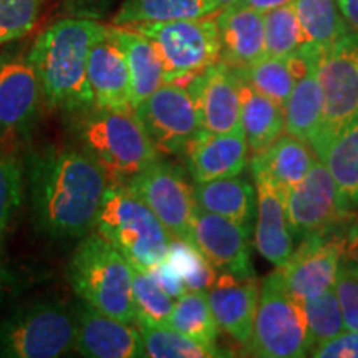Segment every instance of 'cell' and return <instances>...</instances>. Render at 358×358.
<instances>
[{
  "label": "cell",
  "mask_w": 358,
  "mask_h": 358,
  "mask_svg": "<svg viewBox=\"0 0 358 358\" xmlns=\"http://www.w3.org/2000/svg\"><path fill=\"white\" fill-rule=\"evenodd\" d=\"M35 226L58 239H77L95 231L110 179L87 151L47 146L27 161Z\"/></svg>",
  "instance_id": "6da1fadb"
},
{
  "label": "cell",
  "mask_w": 358,
  "mask_h": 358,
  "mask_svg": "<svg viewBox=\"0 0 358 358\" xmlns=\"http://www.w3.org/2000/svg\"><path fill=\"white\" fill-rule=\"evenodd\" d=\"M105 27L88 19H64L35 40L29 62L37 73L42 98L52 108L88 110L93 95L88 85V57Z\"/></svg>",
  "instance_id": "7a4b0ae2"
},
{
  "label": "cell",
  "mask_w": 358,
  "mask_h": 358,
  "mask_svg": "<svg viewBox=\"0 0 358 358\" xmlns=\"http://www.w3.org/2000/svg\"><path fill=\"white\" fill-rule=\"evenodd\" d=\"M66 279L78 301L134 324L133 266L98 232H90L80 241L66 266Z\"/></svg>",
  "instance_id": "3957f363"
},
{
  "label": "cell",
  "mask_w": 358,
  "mask_h": 358,
  "mask_svg": "<svg viewBox=\"0 0 358 358\" xmlns=\"http://www.w3.org/2000/svg\"><path fill=\"white\" fill-rule=\"evenodd\" d=\"M80 141L110 182L120 185L159 158L134 110L95 108L80 124Z\"/></svg>",
  "instance_id": "277c9868"
},
{
  "label": "cell",
  "mask_w": 358,
  "mask_h": 358,
  "mask_svg": "<svg viewBox=\"0 0 358 358\" xmlns=\"http://www.w3.org/2000/svg\"><path fill=\"white\" fill-rule=\"evenodd\" d=\"M95 232L115 245L131 266L141 268L164 261L173 239L158 216L120 182H110Z\"/></svg>",
  "instance_id": "5b68a950"
},
{
  "label": "cell",
  "mask_w": 358,
  "mask_h": 358,
  "mask_svg": "<svg viewBox=\"0 0 358 358\" xmlns=\"http://www.w3.org/2000/svg\"><path fill=\"white\" fill-rule=\"evenodd\" d=\"M245 350L261 358H302L312 350L303 302L289 292L279 268L262 280Z\"/></svg>",
  "instance_id": "8992f818"
},
{
  "label": "cell",
  "mask_w": 358,
  "mask_h": 358,
  "mask_svg": "<svg viewBox=\"0 0 358 358\" xmlns=\"http://www.w3.org/2000/svg\"><path fill=\"white\" fill-rule=\"evenodd\" d=\"M128 27L153 42L163 62L166 83H187L221 60L217 22L211 15Z\"/></svg>",
  "instance_id": "52a82bcc"
},
{
  "label": "cell",
  "mask_w": 358,
  "mask_h": 358,
  "mask_svg": "<svg viewBox=\"0 0 358 358\" xmlns=\"http://www.w3.org/2000/svg\"><path fill=\"white\" fill-rule=\"evenodd\" d=\"M71 350H75L73 312L62 303H30L0 322V357L57 358Z\"/></svg>",
  "instance_id": "ba28073f"
},
{
  "label": "cell",
  "mask_w": 358,
  "mask_h": 358,
  "mask_svg": "<svg viewBox=\"0 0 358 358\" xmlns=\"http://www.w3.org/2000/svg\"><path fill=\"white\" fill-rule=\"evenodd\" d=\"M324 116L310 148L320 156L330 140L358 120V32H350L330 47L320 48L317 60Z\"/></svg>",
  "instance_id": "9c48e42d"
},
{
  "label": "cell",
  "mask_w": 358,
  "mask_h": 358,
  "mask_svg": "<svg viewBox=\"0 0 358 358\" xmlns=\"http://www.w3.org/2000/svg\"><path fill=\"white\" fill-rule=\"evenodd\" d=\"M134 113L158 151L182 153L198 136L201 122L194 98L186 83H164L134 106Z\"/></svg>",
  "instance_id": "30bf717a"
},
{
  "label": "cell",
  "mask_w": 358,
  "mask_h": 358,
  "mask_svg": "<svg viewBox=\"0 0 358 358\" xmlns=\"http://www.w3.org/2000/svg\"><path fill=\"white\" fill-rule=\"evenodd\" d=\"M124 186L158 216L169 234L191 241L198 204L194 189L176 166L158 158L128 179Z\"/></svg>",
  "instance_id": "8fae6325"
},
{
  "label": "cell",
  "mask_w": 358,
  "mask_h": 358,
  "mask_svg": "<svg viewBox=\"0 0 358 358\" xmlns=\"http://www.w3.org/2000/svg\"><path fill=\"white\" fill-rule=\"evenodd\" d=\"M345 213L338 199L337 185L320 158L287 192V219L297 239L320 234Z\"/></svg>",
  "instance_id": "7c38bea8"
},
{
  "label": "cell",
  "mask_w": 358,
  "mask_h": 358,
  "mask_svg": "<svg viewBox=\"0 0 358 358\" xmlns=\"http://www.w3.org/2000/svg\"><path fill=\"white\" fill-rule=\"evenodd\" d=\"M343 244L345 241L325 239L322 232L303 237L302 244L292 250L287 262L277 267L289 292L306 301L332 289L342 264Z\"/></svg>",
  "instance_id": "4fadbf2b"
},
{
  "label": "cell",
  "mask_w": 358,
  "mask_h": 358,
  "mask_svg": "<svg viewBox=\"0 0 358 358\" xmlns=\"http://www.w3.org/2000/svg\"><path fill=\"white\" fill-rule=\"evenodd\" d=\"M186 85L194 98L203 129L211 133L243 129L241 78L234 69L219 60Z\"/></svg>",
  "instance_id": "5bb4252c"
},
{
  "label": "cell",
  "mask_w": 358,
  "mask_h": 358,
  "mask_svg": "<svg viewBox=\"0 0 358 358\" xmlns=\"http://www.w3.org/2000/svg\"><path fill=\"white\" fill-rule=\"evenodd\" d=\"M249 229L232 219L198 208L192 221L191 243L216 271L250 277L256 274L249 256Z\"/></svg>",
  "instance_id": "9a60e30c"
},
{
  "label": "cell",
  "mask_w": 358,
  "mask_h": 358,
  "mask_svg": "<svg viewBox=\"0 0 358 358\" xmlns=\"http://www.w3.org/2000/svg\"><path fill=\"white\" fill-rule=\"evenodd\" d=\"M75 350L87 358H136L143 355L138 327L106 315L78 301L73 307Z\"/></svg>",
  "instance_id": "2e32d148"
},
{
  "label": "cell",
  "mask_w": 358,
  "mask_h": 358,
  "mask_svg": "<svg viewBox=\"0 0 358 358\" xmlns=\"http://www.w3.org/2000/svg\"><path fill=\"white\" fill-rule=\"evenodd\" d=\"M87 75L95 108L133 110L131 77L113 27H105V32L93 43Z\"/></svg>",
  "instance_id": "e0dca14e"
},
{
  "label": "cell",
  "mask_w": 358,
  "mask_h": 358,
  "mask_svg": "<svg viewBox=\"0 0 358 358\" xmlns=\"http://www.w3.org/2000/svg\"><path fill=\"white\" fill-rule=\"evenodd\" d=\"M259 290L261 285L256 275L239 277L229 272H217L216 280L206 292L219 330L244 347L252 335Z\"/></svg>",
  "instance_id": "ac0fdd59"
},
{
  "label": "cell",
  "mask_w": 358,
  "mask_h": 358,
  "mask_svg": "<svg viewBox=\"0 0 358 358\" xmlns=\"http://www.w3.org/2000/svg\"><path fill=\"white\" fill-rule=\"evenodd\" d=\"M256 179V249L272 266L280 267L287 262L294 250L287 219V192L279 189L262 174H254Z\"/></svg>",
  "instance_id": "d6986e66"
},
{
  "label": "cell",
  "mask_w": 358,
  "mask_h": 358,
  "mask_svg": "<svg viewBox=\"0 0 358 358\" xmlns=\"http://www.w3.org/2000/svg\"><path fill=\"white\" fill-rule=\"evenodd\" d=\"M248 150L244 129L232 133L201 129L186 150L191 176L194 182L239 176L248 163Z\"/></svg>",
  "instance_id": "ffe728a7"
},
{
  "label": "cell",
  "mask_w": 358,
  "mask_h": 358,
  "mask_svg": "<svg viewBox=\"0 0 358 358\" xmlns=\"http://www.w3.org/2000/svg\"><path fill=\"white\" fill-rule=\"evenodd\" d=\"M42 100L38 77L29 58L0 65V138L29 127Z\"/></svg>",
  "instance_id": "44dd1931"
},
{
  "label": "cell",
  "mask_w": 358,
  "mask_h": 358,
  "mask_svg": "<svg viewBox=\"0 0 358 358\" xmlns=\"http://www.w3.org/2000/svg\"><path fill=\"white\" fill-rule=\"evenodd\" d=\"M216 22L221 40V62L231 69H245L267 55L264 13L231 6L219 12Z\"/></svg>",
  "instance_id": "7402d4cb"
},
{
  "label": "cell",
  "mask_w": 358,
  "mask_h": 358,
  "mask_svg": "<svg viewBox=\"0 0 358 358\" xmlns=\"http://www.w3.org/2000/svg\"><path fill=\"white\" fill-rule=\"evenodd\" d=\"M310 47V66L307 73L295 82L287 103L284 106L285 131L299 140L312 145L320 131L324 116V93L317 75V60L322 47Z\"/></svg>",
  "instance_id": "603a6c76"
},
{
  "label": "cell",
  "mask_w": 358,
  "mask_h": 358,
  "mask_svg": "<svg viewBox=\"0 0 358 358\" xmlns=\"http://www.w3.org/2000/svg\"><path fill=\"white\" fill-rule=\"evenodd\" d=\"M310 145L292 134L277 138L261 155H254L252 173L266 176L279 189L289 192L312 168Z\"/></svg>",
  "instance_id": "cb8c5ba5"
},
{
  "label": "cell",
  "mask_w": 358,
  "mask_h": 358,
  "mask_svg": "<svg viewBox=\"0 0 358 358\" xmlns=\"http://www.w3.org/2000/svg\"><path fill=\"white\" fill-rule=\"evenodd\" d=\"M116 38L122 45L131 77L133 110L151 93L164 85V66L150 38L128 25H113Z\"/></svg>",
  "instance_id": "d4e9b609"
},
{
  "label": "cell",
  "mask_w": 358,
  "mask_h": 358,
  "mask_svg": "<svg viewBox=\"0 0 358 358\" xmlns=\"http://www.w3.org/2000/svg\"><path fill=\"white\" fill-rule=\"evenodd\" d=\"M194 199L203 211L219 214L250 227V219L256 213L257 194L248 179L232 176L194 182Z\"/></svg>",
  "instance_id": "484cf974"
},
{
  "label": "cell",
  "mask_w": 358,
  "mask_h": 358,
  "mask_svg": "<svg viewBox=\"0 0 358 358\" xmlns=\"http://www.w3.org/2000/svg\"><path fill=\"white\" fill-rule=\"evenodd\" d=\"M241 122L248 146L254 155H261L282 136V131L285 129L284 106L261 95L244 80H241Z\"/></svg>",
  "instance_id": "4316f807"
},
{
  "label": "cell",
  "mask_w": 358,
  "mask_h": 358,
  "mask_svg": "<svg viewBox=\"0 0 358 358\" xmlns=\"http://www.w3.org/2000/svg\"><path fill=\"white\" fill-rule=\"evenodd\" d=\"M319 158L337 185L343 211L358 206V120L335 134Z\"/></svg>",
  "instance_id": "83f0119b"
},
{
  "label": "cell",
  "mask_w": 358,
  "mask_h": 358,
  "mask_svg": "<svg viewBox=\"0 0 358 358\" xmlns=\"http://www.w3.org/2000/svg\"><path fill=\"white\" fill-rule=\"evenodd\" d=\"M219 12L213 0H124L113 25L199 19Z\"/></svg>",
  "instance_id": "f1b7e54d"
},
{
  "label": "cell",
  "mask_w": 358,
  "mask_h": 358,
  "mask_svg": "<svg viewBox=\"0 0 358 358\" xmlns=\"http://www.w3.org/2000/svg\"><path fill=\"white\" fill-rule=\"evenodd\" d=\"M294 7L306 45L325 48L350 32L337 0H295Z\"/></svg>",
  "instance_id": "f546056e"
},
{
  "label": "cell",
  "mask_w": 358,
  "mask_h": 358,
  "mask_svg": "<svg viewBox=\"0 0 358 358\" xmlns=\"http://www.w3.org/2000/svg\"><path fill=\"white\" fill-rule=\"evenodd\" d=\"M143 342V355L150 358H211L229 357L219 347L204 345L168 325L134 324Z\"/></svg>",
  "instance_id": "4dcf8cb0"
},
{
  "label": "cell",
  "mask_w": 358,
  "mask_h": 358,
  "mask_svg": "<svg viewBox=\"0 0 358 358\" xmlns=\"http://www.w3.org/2000/svg\"><path fill=\"white\" fill-rule=\"evenodd\" d=\"M166 325L204 345L217 347L219 327L214 320L206 292L187 290L178 297Z\"/></svg>",
  "instance_id": "1f68e13d"
},
{
  "label": "cell",
  "mask_w": 358,
  "mask_h": 358,
  "mask_svg": "<svg viewBox=\"0 0 358 358\" xmlns=\"http://www.w3.org/2000/svg\"><path fill=\"white\" fill-rule=\"evenodd\" d=\"M236 73L250 88L279 103L280 106H285L297 82L289 57L266 55L250 66L236 70Z\"/></svg>",
  "instance_id": "d6a6232c"
},
{
  "label": "cell",
  "mask_w": 358,
  "mask_h": 358,
  "mask_svg": "<svg viewBox=\"0 0 358 358\" xmlns=\"http://www.w3.org/2000/svg\"><path fill=\"white\" fill-rule=\"evenodd\" d=\"M166 261L185 282L186 290L191 292H208V289L216 280V268L196 248V244L187 239L173 237L168 248Z\"/></svg>",
  "instance_id": "836d02e7"
},
{
  "label": "cell",
  "mask_w": 358,
  "mask_h": 358,
  "mask_svg": "<svg viewBox=\"0 0 358 358\" xmlns=\"http://www.w3.org/2000/svg\"><path fill=\"white\" fill-rule=\"evenodd\" d=\"M133 297L136 308L134 324L166 325L176 299L161 287L148 268L133 266Z\"/></svg>",
  "instance_id": "e575fe53"
},
{
  "label": "cell",
  "mask_w": 358,
  "mask_h": 358,
  "mask_svg": "<svg viewBox=\"0 0 358 358\" xmlns=\"http://www.w3.org/2000/svg\"><path fill=\"white\" fill-rule=\"evenodd\" d=\"M264 32L268 57H290L306 45L294 3L264 13Z\"/></svg>",
  "instance_id": "d590c367"
},
{
  "label": "cell",
  "mask_w": 358,
  "mask_h": 358,
  "mask_svg": "<svg viewBox=\"0 0 358 358\" xmlns=\"http://www.w3.org/2000/svg\"><path fill=\"white\" fill-rule=\"evenodd\" d=\"M302 302L312 348L322 342L337 337L338 334L345 332L342 308H340L338 297L334 287L313 295V297H308Z\"/></svg>",
  "instance_id": "8d00e7d4"
},
{
  "label": "cell",
  "mask_w": 358,
  "mask_h": 358,
  "mask_svg": "<svg viewBox=\"0 0 358 358\" xmlns=\"http://www.w3.org/2000/svg\"><path fill=\"white\" fill-rule=\"evenodd\" d=\"M24 199V168L13 155L0 151V249Z\"/></svg>",
  "instance_id": "74e56055"
},
{
  "label": "cell",
  "mask_w": 358,
  "mask_h": 358,
  "mask_svg": "<svg viewBox=\"0 0 358 358\" xmlns=\"http://www.w3.org/2000/svg\"><path fill=\"white\" fill-rule=\"evenodd\" d=\"M48 0H0V45L32 32Z\"/></svg>",
  "instance_id": "f35d334b"
},
{
  "label": "cell",
  "mask_w": 358,
  "mask_h": 358,
  "mask_svg": "<svg viewBox=\"0 0 358 358\" xmlns=\"http://www.w3.org/2000/svg\"><path fill=\"white\" fill-rule=\"evenodd\" d=\"M334 289L342 308L345 330H358V264L348 259L340 264Z\"/></svg>",
  "instance_id": "ab89813d"
},
{
  "label": "cell",
  "mask_w": 358,
  "mask_h": 358,
  "mask_svg": "<svg viewBox=\"0 0 358 358\" xmlns=\"http://www.w3.org/2000/svg\"><path fill=\"white\" fill-rule=\"evenodd\" d=\"M315 358H358V330H345L315 345L308 353Z\"/></svg>",
  "instance_id": "60d3db41"
},
{
  "label": "cell",
  "mask_w": 358,
  "mask_h": 358,
  "mask_svg": "<svg viewBox=\"0 0 358 358\" xmlns=\"http://www.w3.org/2000/svg\"><path fill=\"white\" fill-rule=\"evenodd\" d=\"M148 271L151 272V275L155 277L156 280H158V284L163 287L166 292L171 295L173 299H178L181 297L182 294L187 292L186 287H185V282H182L181 277L174 268L171 267V264H169L166 259L164 261H161L159 264H156L155 267L148 268Z\"/></svg>",
  "instance_id": "b9f144b4"
},
{
  "label": "cell",
  "mask_w": 358,
  "mask_h": 358,
  "mask_svg": "<svg viewBox=\"0 0 358 358\" xmlns=\"http://www.w3.org/2000/svg\"><path fill=\"white\" fill-rule=\"evenodd\" d=\"M294 2L295 0H237L234 6L254 8V10L266 13L268 10H274V8L289 6V3H294Z\"/></svg>",
  "instance_id": "7bdbcfd3"
},
{
  "label": "cell",
  "mask_w": 358,
  "mask_h": 358,
  "mask_svg": "<svg viewBox=\"0 0 358 358\" xmlns=\"http://www.w3.org/2000/svg\"><path fill=\"white\" fill-rule=\"evenodd\" d=\"M337 3L348 29L358 32V0H337Z\"/></svg>",
  "instance_id": "ee69618b"
},
{
  "label": "cell",
  "mask_w": 358,
  "mask_h": 358,
  "mask_svg": "<svg viewBox=\"0 0 358 358\" xmlns=\"http://www.w3.org/2000/svg\"><path fill=\"white\" fill-rule=\"evenodd\" d=\"M343 256H347L348 261L358 264V222L348 232L345 244H343Z\"/></svg>",
  "instance_id": "f6af8a7d"
},
{
  "label": "cell",
  "mask_w": 358,
  "mask_h": 358,
  "mask_svg": "<svg viewBox=\"0 0 358 358\" xmlns=\"http://www.w3.org/2000/svg\"><path fill=\"white\" fill-rule=\"evenodd\" d=\"M8 284H10V277L7 275L6 268H3L2 264H0V303H2L3 297H6Z\"/></svg>",
  "instance_id": "bcb514c9"
},
{
  "label": "cell",
  "mask_w": 358,
  "mask_h": 358,
  "mask_svg": "<svg viewBox=\"0 0 358 358\" xmlns=\"http://www.w3.org/2000/svg\"><path fill=\"white\" fill-rule=\"evenodd\" d=\"M213 2L216 3L217 10H222V8H226V7H231V6H234V3L237 2V0H213Z\"/></svg>",
  "instance_id": "7dc6e473"
}]
</instances>
